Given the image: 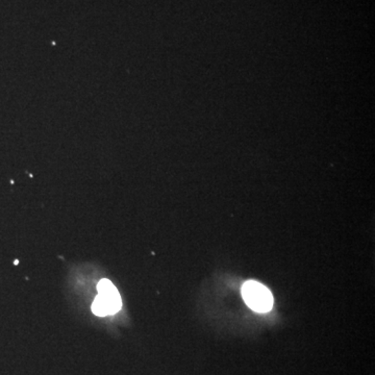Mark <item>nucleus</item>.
I'll return each instance as SVG.
<instances>
[{"mask_svg":"<svg viewBox=\"0 0 375 375\" xmlns=\"http://www.w3.org/2000/svg\"><path fill=\"white\" fill-rule=\"evenodd\" d=\"M98 295L104 300L110 315H114L120 311L122 307L121 297L119 292L116 289L112 281L109 280H102L97 285Z\"/></svg>","mask_w":375,"mask_h":375,"instance_id":"obj_2","label":"nucleus"},{"mask_svg":"<svg viewBox=\"0 0 375 375\" xmlns=\"http://www.w3.org/2000/svg\"><path fill=\"white\" fill-rule=\"evenodd\" d=\"M92 311L95 315L99 317H104V316L110 315L109 314L108 307L104 304V300L99 295L95 298L92 305Z\"/></svg>","mask_w":375,"mask_h":375,"instance_id":"obj_3","label":"nucleus"},{"mask_svg":"<svg viewBox=\"0 0 375 375\" xmlns=\"http://www.w3.org/2000/svg\"><path fill=\"white\" fill-rule=\"evenodd\" d=\"M242 296L245 304L258 313H267L273 307L271 291L258 281H246L242 287Z\"/></svg>","mask_w":375,"mask_h":375,"instance_id":"obj_1","label":"nucleus"}]
</instances>
